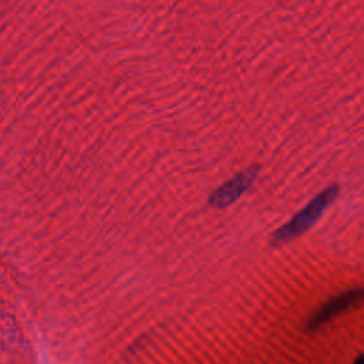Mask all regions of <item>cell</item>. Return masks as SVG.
Listing matches in <instances>:
<instances>
[{"mask_svg":"<svg viewBox=\"0 0 364 364\" xmlns=\"http://www.w3.org/2000/svg\"><path fill=\"white\" fill-rule=\"evenodd\" d=\"M363 291L360 289H351L346 293L337 294L336 297L327 300L324 304H321L307 320V327L309 328H317L327 323L328 320L334 318L337 314L341 311L347 310L353 304L358 303L361 300Z\"/></svg>","mask_w":364,"mask_h":364,"instance_id":"3957f363","label":"cell"},{"mask_svg":"<svg viewBox=\"0 0 364 364\" xmlns=\"http://www.w3.org/2000/svg\"><path fill=\"white\" fill-rule=\"evenodd\" d=\"M257 173H259V166H250L239 172L237 175H235L232 179L225 182L210 193L209 205L218 209L232 205L249 189V186L255 182Z\"/></svg>","mask_w":364,"mask_h":364,"instance_id":"7a4b0ae2","label":"cell"},{"mask_svg":"<svg viewBox=\"0 0 364 364\" xmlns=\"http://www.w3.org/2000/svg\"><path fill=\"white\" fill-rule=\"evenodd\" d=\"M354 364H364V360H363V357L360 355V357H358V358L354 361Z\"/></svg>","mask_w":364,"mask_h":364,"instance_id":"277c9868","label":"cell"},{"mask_svg":"<svg viewBox=\"0 0 364 364\" xmlns=\"http://www.w3.org/2000/svg\"><path fill=\"white\" fill-rule=\"evenodd\" d=\"M338 189L337 186H328L318 195H316L300 212H297L287 223L280 226L272 236V242L274 245H280L289 242L306 230H309L324 213V210L334 202L337 198Z\"/></svg>","mask_w":364,"mask_h":364,"instance_id":"6da1fadb","label":"cell"}]
</instances>
